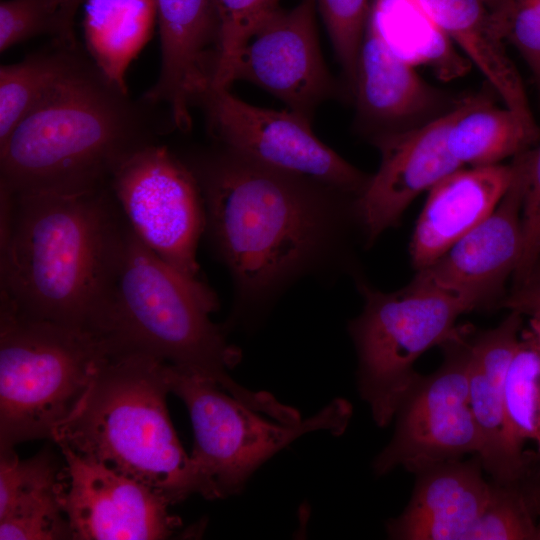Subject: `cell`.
<instances>
[{"mask_svg": "<svg viewBox=\"0 0 540 540\" xmlns=\"http://www.w3.org/2000/svg\"><path fill=\"white\" fill-rule=\"evenodd\" d=\"M187 164L211 243L243 305L262 303L324 265L341 246L346 219H355L356 197L218 145Z\"/></svg>", "mask_w": 540, "mask_h": 540, "instance_id": "6da1fadb", "label": "cell"}, {"mask_svg": "<svg viewBox=\"0 0 540 540\" xmlns=\"http://www.w3.org/2000/svg\"><path fill=\"white\" fill-rule=\"evenodd\" d=\"M125 226L109 184L74 193L1 188V300L95 331Z\"/></svg>", "mask_w": 540, "mask_h": 540, "instance_id": "7a4b0ae2", "label": "cell"}, {"mask_svg": "<svg viewBox=\"0 0 540 540\" xmlns=\"http://www.w3.org/2000/svg\"><path fill=\"white\" fill-rule=\"evenodd\" d=\"M174 128L166 106L133 99L87 54L0 145V187L74 193L106 186L125 160Z\"/></svg>", "mask_w": 540, "mask_h": 540, "instance_id": "3957f363", "label": "cell"}, {"mask_svg": "<svg viewBox=\"0 0 540 540\" xmlns=\"http://www.w3.org/2000/svg\"><path fill=\"white\" fill-rule=\"evenodd\" d=\"M213 291L151 251L126 222L100 304L95 331L120 351H139L216 381L249 407L283 420L288 406L237 384L227 370L241 358L209 318Z\"/></svg>", "mask_w": 540, "mask_h": 540, "instance_id": "277c9868", "label": "cell"}, {"mask_svg": "<svg viewBox=\"0 0 540 540\" xmlns=\"http://www.w3.org/2000/svg\"><path fill=\"white\" fill-rule=\"evenodd\" d=\"M167 364L139 351L112 354L51 440L147 485L173 505L193 493L206 497V486L169 417Z\"/></svg>", "mask_w": 540, "mask_h": 540, "instance_id": "5b68a950", "label": "cell"}, {"mask_svg": "<svg viewBox=\"0 0 540 540\" xmlns=\"http://www.w3.org/2000/svg\"><path fill=\"white\" fill-rule=\"evenodd\" d=\"M116 352L95 331L35 318L1 300L0 451L51 440Z\"/></svg>", "mask_w": 540, "mask_h": 540, "instance_id": "8992f818", "label": "cell"}, {"mask_svg": "<svg viewBox=\"0 0 540 540\" xmlns=\"http://www.w3.org/2000/svg\"><path fill=\"white\" fill-rule=\"evenodd\" d=\"M170 392L185 404L194 431L192 459L206 486V497L239 493L252 473L299 436L315 430L341 432L349 408L334 401L298 424L277 421L240 401L216 381L166 366Z\"/></svg>", "mask_w": 540, "mask_h": 540, "instance_id": "52a82bcc", "label": "cell"}, {"mask_svg": "<svg viewBox=\"0 0 540 540\" xmlns=\"http://www.w3.org/2000/svg\"><path fill=\"white\" fill-rule=\"evenodd\" d=\"M361 314L349 325L358 354V386L377 425L384 427L420 375L415 361L458 330L457 318L471 311L462 300L411 281L382 292L358 280Z\"/></svg>", "mask_w": 540, "mask_h": 540, "instance_id": "ba28073f", "label": "cell"}, {"mask_svg": "<svg viewBox=\"0 0 540 540\" xmlns=\"http://www.w3.org/2000/svg\"><path fill=\"white\" fill-rule=\"evenodd\" d=\"M110 188L135 235L187 278L202 281L196 251L206 229L199 183L187 163L154 144L125 160Z\"/></svg>", "mask_w": 540, "mask_h": 540, "instance_id": "9c48e42d", "label": "cell"}, {"mask_svg": "<svg viewBox=\"0 0 540 540\" xmlns=\"http://www.w3.org/2000/svg\"><path fill=\"white\" fill-rule=\"evenodd\" d=\"M195 106L203 111L217 145L243 157L311 177L354 197L371 179L324 144L314 134L312 120L288 108L252 105L230 88L212 85L200 93Z\"/></svg>", "mask_w": 540, "mask_h": 540, "instance_id": "30bf717a", "label": "cell"}, {"mask_svg": "<svg viewBox=\"0 0 540 540\" xmlns=\"http://www.w3.org/2000/svg\"><path fill=\"white\" fill-rule=\"evenodd\" d=\"M464 331L441 346L444 361L430 375H419L402 398L389 444L374 461L384 475L398 466L417 474L435 464L478 454L480 435L470 407V341Z\"/></svg>", "mask_w": 540, "mask_h": 540, "instance_id": "8fae6325", "label": "cell"}, {"mask_svg": "<svg viewBox=\"0 0 540 540\" xmlns=\"http://www.w3.org/2000/svg\"><path fill=\"white\" fill-rule=\"evenodd\" d=\"M315 0L278 8L243 47L233 81L250 82L312 120L316 109L345 90L327 67L320 48Z\"/></svg>", "mask_w": 540, "mask_h": 540, "instance_id": "7c38bea8", "label": "cell"}, {"mask_svg": "<svg viewBox=\"0 0 540 540\" xmlns=\"http://www.w3.org/2000/svg\"><path fill=\"white\" fill-rule=\"evenodd\" d=\"M532 149L512 158L515 174L495 209L435 261L414 283L454 296L473 310L497 306L523 250L522 207Z\"/></svg>", "mask_w": 540, "mask_h": 540, "instance_id": "4fadbf2b", "label": "cell"}, {"mask_svg": "<svg viewBox=\"0 0 540 540\" xmlns=\"http://www.w3.org/2000/svg\"><path fill=\"white\" fill-rule=\"evenodd\" d=\"M62 503L76 540L166 539L181 525L158 492L101 464L61 450Z\"/></svg>", "mask_w": 540, "mask_h": 540, "instance_id": "5bb4252c", "label": "cell"}, {"mask_svg": "<svg viewBox=\"0 0 540 540\" xmlns=\"http://www.w3.org/2000/svg\"><path fill=\"white\" fill-rule=\"evenodd\" d=\"M469 94L449 92L422 79L368 15L351 99L356 110L354 126L369 142L441 118L458 108Z\"/></svg>", "mask_w": 540, "mask_h": 540, "instance_id": "9a60e30c", "label": "cell"}, {"mask_svg": "<svg viewBox=\"0 0 540 540\" xmlns=\"http://www.w3.org/2000/svg\"><path fill=\"white\" fill-rule=\"evenodd\" d=\"M462 104L422 127L370 141L380 152V166L354 200L356 222L369 244L396 226L420 193L464 167L451 155L446 142Z\"/></svg>", "mask_w": 540, "mask_h": 540, "instance_id": "2e32d148", "label": "cell"}, {"mask_svg": "<svg viewBox=\"0 0 540 540\" xmlns=\"http://www.w3.org/2000/svg\"><path fill=\"white\" fill-rule=\"evenodd\" d=\"M161 68L144 94L168 108L175 128L189 131L191 110L200 93L212 84L219 21L215 0H156Z\"/></svg>", "mask_w": 540, "mask_h": 540, "instance_id": "e0dca14e", "label": "cell"}, {"mask_svg": "<svg viewBox=\"0 0 540 540\" xmlns=\"http://www.w3.org/2000/svg\"><path fill=\"white\" fill-rule=\"evenodd\" d=\"M522 321L523 315L510 311L470 341L468 393L481 440L477 455L493 481L503 484L522 483L529 472V457L510 431L505 404V376Z\"/></svg>", "mask_w": 540, "mask_h": 540, "instance_id": "ac0fdd59", "label": "cell"}, {"mask_svg": "<svg viewBox=\"0 0 540 540\" xmlns=\"http://www.w3.org/2000/svg\"><path fill=\"white\" fill-rule=\"evenodd\" d=\"M481 460H450L416 474L412 497L389 521L391 538L400 540H466L489 500L491 483Z\"/></svg>", "mask_w": 540, "mask_h": 540, "instance_id": "d6986e66", "label": "cell"}, {"mask_svg": "<svg viewBox=\"0 0 540 540\" xmlns=\"http://www.w3.org/2000/svg\"><path fill=\"white\" fill-rule=\"evenodd\" d=\"M515 174V165L464 167L430 190L417 220L410 256L419 270L446 252L481 223L498 205Z\"/></svg>", "mask_w": 540, "mask_h": 540, "instance_id": "ffe728a7", "label": "cell"}, {"mask_svg": "<svg viewBox=\"0 0 540 540\" xmlns=\"http://www.w3.org/2000/svg\"><path fill=\"white\" fill-rule=\"evenodd\" d=\"M65 470L49 450L20 459L0 451V539H73L62 495Z\"/></svg>", "mask_w": 540, "mask_h": 540, "instance_id": "44dd1931", "label": "cell"}, {"mask_svg": "<svg viewBox=\"0 0 540 540\" xmlns=\"http://www.w3.org/2000/svg\"><path fill=\"white\" fill-rule=\"evenodd\" d=\"M481 71L505 106L534 118L520 74L493 31L483 0H415Z\"/></svg>", "mask_w": 540, "mask_h": 540, "instance_id": "7402d4cb", "label": "cell"}, {"mask_svg": "<svg viewBox=\"0 0 540 540\" xmlns=\"http://www.w3.org/2000/svg\"><path fill=\"white\" fill-rule=\"evenodd\" d=\"M540 127L507 107L494 104L488 90L470 93L447 133V147L463 166L499 164L537 146Z\"/></svg>", "mask_w": 540, "mask_h": 540, "instance_id": "603a6c76", "label": "cell"}, {"mask_svg": "<svg viewBox=\"0 0 540 540\" xmlns=\"http://www.w3.org/2000/svg\"><path fill=\"white\" fill-rule=\"evenodd\" d=\"M85 51L113 82L127 89L131 62L157 24L156 0H83Z\"/></svg>", "mask_w": 540, "mask_h": 540, "instance_id": "cb8c5ba5", "label": "cell"}, {"mask_svg": "<svg viewBox=\"0 0 540 540\" xmlns=\"http://www.w3.org/2000/svg\"><path fill=\"white\" fill-rule=\"evenodd\" d=\"M87 55L76 39L52 43L0 68V145L18 123Z\"/></svg>", "mask_w": 540, "mask_h": 540, "instance_id": "d4e9b609", "label": "cell"}, {"mask_svg": "<svg viewBox=\"0 0 540 540\" xmlns=\"http://www.w3.org/2000/svg\"><path fill=\"white\" fill-rule=\"evenodd\" d=\"M369 16L392 48L411 63L430 65L444 79L458 77L468 63L448 45L447 35L415 0H371Z\"/></svg>", "mask_w": 540, "mask_h": 540, "instance_id": "484cf974", "label": "cell"}, {"mask_svg": "<svg viewBox=\"0 0 540 540\" xmlns=\"http://www.w3.org/2000/svg\"><path fill=\"white\" fill-rule=\"evenodd\" d=\"M505 404L510 431L518 444L536 445L540 458V322L529 319L505 376Z\"/></svg>", "mask_w": 540, "mask_h": 540, "instance_id": "4316f807", "label": "cell"}, {"mask_svg": "<svg viewBox=\"0 0 540 540\" xmlns=\"http://www.w3.org/2000/svg\"><path fill=\"white\" fill-rule=\"evenodd\" d=\"M536 510L522 483L491 482L489 500L466 540H539Z\"/></svg>", "mask_w": 540, "mask_h": 540, "instance_id": "83f0119b", "label": "cell"}, {"mask_svg": "<svg viewBox=\"0 0 540 540\" xmlns=\"http://www.w3.org/2000/svg\"><path fill=\"white\" fill-rule=\"evenodd\" d=\"M219 46L212 86L230 88L237 59L256 29L279 7V0H215Z\"/></svg>", "mask_w": 540, "mask_h": 540, "instance_id": "f1b7e54d", "label": "cell"}, {"mask_svg": "<svg viewBox=\"0 0 540 540\" xmlns=\"http://www.w3.org/2000/svg\"><path fill=\"white\" fill-rule=\"evenodd\" d=\"M490 25L528 65L540 94V0H483Z\"/></svg>", "mask_w": 540, "mask_h": 540, "instance_id": "f546056e", "label": "cell"}, {"mask_svg": "<svg viewBox=\"0 0 540 540\" xmlns=\"http://www.w3.org/2000/svg\"><path fill=\"white\" fill-rule=\"evenodd\" d=\"M371 0H315L351 97Z\"/></svg>", "mask_w": 540, "mask_h": 540, "instance_id": "4dcf8cb0", "label": "cell"}, {"mask_svg": "<svg viewBox=\"0 0 540 540\" xmlns=\"http://www.w3.org/2000/svg\"><path fill=\"white\" fill-rule=\"evenodd\" d=\"M43 34L63 39L57 0L1 1V53L18 43Z\"/></svg>", "mask_w": 540, "mask_h": 540, "instance_id": "1f68e13d", "label": "cell"}, {"mask_svg": "<svg viewBox=\"0 0 540 540\" xmlns=\"http://www.w3.org/2000/svg\"><path fill=\"white\" fill-rule=\"evenodd\" d=\"M523 250L513 274L514 286L525 281L540 262V143L532 149L522 207Z\"/></svg>", "mask_w": 540, "mask_h": 540, "instance_id": "d6a6232c", "label": "cell"}, {"mask_svg": "<svg viewBox=\"0 0 540 540\" xmlns=\"http://www.w3.org/2000/svg\"><path fill=\"white\" fill-rule=\"evenodd\" d=\"M497 307L540 322V262L525 281L514 286L511 293L499 301Z\"/></svg>", "mask_w": 540, "mask_h": 540, "instance_id": "836d02e7", "label": "cell"}, {"mask_svg": "<svg viewBox=\"0 0 540 540\" xmlns=\"http://www.w3.org/2000/svg\"><path fill=\"white\" fill-rule=\"evenodd\" d=\"M59 5V17L62 34L65 38L75 37L73 23L75 14L83 0H57Z\"/></svg>", "mask_w": 540, "mask_h": 540, "instance_id": "e575fe53", "label": "cell"}, {"mask_svg": "<svg viewBox=\"0 0 540 540\" xmlns=\"http://www.w3.org/2000/svg\"><path fill=\"white\" fill-rule=\"evenodd\" d=\"M529 489V496L532 501V504L536 510V507L540 505V484Z\"/></svg>", "mask_w": 540, "mask_h": 540, "instance_id": "d590c367", "label": "cell"}, {"mask_svg": "<svg viewBox=\"0 0 540 540\" xmlns=\"http://www.w3.org/2000/svg\"><path fill=\"white\" fill-rule=\"evenodd\" d=\"M536 513L540 517V505L536 507ZM538 532H539V540H540V520L538 522Z\"/></svg>", "mask_w": 540, "mask_h": 540, "instance_id": "8d00e7d4", "label": "cell"}]
</instances>
